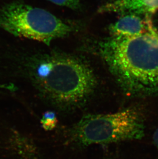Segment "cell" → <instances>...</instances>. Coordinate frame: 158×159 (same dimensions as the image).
<instances>
[{
	"label": "cell",
	"instance_id": "obj_1",
	"mask_svg": "<svg viewBox=\"0 0 158 159\" xmlns=\"http://www.w3.org/2000/svg\"><path fill=\"white\" fill-rule=\"evenodd\" d=\"M100 53L126 94L158 97V23L151 19L140 36L108 39L100 45Z\"/></svg>",
	"mask_w": 158,
	"mask_h": 159
},
{
	"label": "cell",
	"instance_id": "obj_2",
	"mask_svg": "<svg viewBox=\"0 0 158 159\" xmlns=\"http://www.w3.org/2000/svg\"><path fill=\"white\" fill-rule=\"evenodd\" d=\"M31 73L40 91L52 102L63 106L83 103L97 86L91 67L78 57L66 54L41 56L32 64Z\"/></svg>",
	"mask_w": 158,
	"mask_h": 159
},
{
	"label": "cell",
	"instance_id": "obj_3",
	"mask_svg": "<svg viewBox=\"0 0 158 159\" xmlns=\"http://www.w3.org/2000/svg\"><path fill=\"white\" fill-rule=\"evenodd\" d=\"M145 120L141 107H129L111 114L85 116L73 127L72 135L85 145L140 140L145 136Z\"/></svg>",
	"mask_w": 158,
	"mask_h": 159
},
{
	"label": "cell",
	"instance_id": "obj_4",
	"mask_svg": "<svg viewBox=\"0 0 158 159\" xmlns=\"http://www.w3.org/2000/svg\"><path fill=\"white\" fill-rule=\"evenodd\" d=\"M0 27L14 36L47 45L69 35L73 29L49 11L18 1L0 9Z\"/></svg>",
	"mask_w": 158,
	"mask_h": 159
},
{
	"label": "cell",
	"instance_id": "obj_5",
	"mask_svg": "<svg viewBox=\"0 0 158 159\" xmlns=\"http://www.w3.org/2000/svg\"><path fill=\"white\" fill-rule=\"evenodd\" d=\"M158 9V0H108L100 6L98 11L149 16Z\"/></svg>",
	"mask_w": 158,
	"mask_h": 159
},
{
	"label": "cell",
	"instance_id": "obj_6",
	"mask_svg": "<svg viewBox=\"0 0 158 159\" xmlns=\"http://www.w3.org/2000/svg\"><path fill=\"white\" fill-rule=\"evenodd\" d=\"M142 19L135 14H127L109 26L112 37L129 38L140 36L147 29L151 18Z\"/></svg>",
	"mask_w": 158,
	"mask_h": 159
},
{
	"label": "cell",
	"instance_id": "obj_7",
	"mask_svg": "<svg viewBox=\"0 0 158 159\" xmlns=\"http://www.w3.org/2000/svg\"><path fill=\"white\" fill-rule=\"evenodd\" d=\"M57 122L55 113L51 111L45 112L41 120L42 127L46 130H50L54 129L57 125Z\"/></svg>",
	"mask_w": 158,
	"mask_h": 159
},
{
	"label": "cell",
	"instance_id": "obj_8",
	"mask_svg": "<svg viewBox=\"0 0 158 159\" xmlns=\"http://www.w3.org/2000/svg\"><path fill=\"white\" fill-rule=\"evenodd\" d=\"M59 6L69 8L70 9H78L81 4V0H47Z\"/></svg>",
	"mask_w": 158,
	"mask_h": 159
},
{
	"label": "cell",
	"instance_id": "obj_9",
	"mask_svg": "<svg viewBox=\"0 0 158 159\" xmlns=\"http://www.w3.org/2000/svg\"><path fill=\"white\" fill-rule=\"evenodd\" d=\"M152 140H153L154 145L155 146L156 148H157L158 152V127L155 131V132L153 134Z\"/></svg>",
	"mask_w": 158,
	"mask_h": 159
}]
</instances>
